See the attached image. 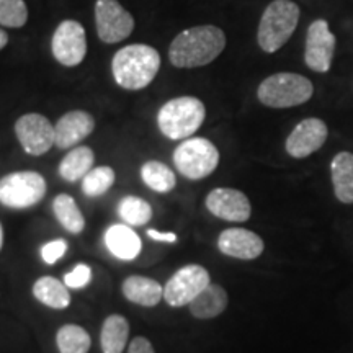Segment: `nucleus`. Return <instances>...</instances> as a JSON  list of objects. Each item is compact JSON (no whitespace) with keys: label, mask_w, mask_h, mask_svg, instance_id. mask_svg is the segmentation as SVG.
Masks as SVG:
<instances>
[{"label":"nucleus","mask_w":353,"mask_h":353,"mask_svg":"<svg viewBox=\"0 0 353 353\" xmlns=\"http://www.w3.org/2000/svg\"><path fill=\"white\" fill-rule=\"evenodd\" d=\"M95 130V120L83 110H74L63 114L54 125V145L57 149L76 148Z\"/></svg>","instance_id":"nucleus-16"},{"label":"nucleus","mask_w":353,"mask_h":353,"mask_svg":"<svg viewBox=\"0 0 353 353\" xmlns=\"http://www.w3.org/2000/svg\"><path fill=\"white\" fill-rule=\"evenodd\" d=\"M226 48V34L214 25L193 26L176 34L169 48V59L175 68L193 69L206 65Z\"/></svg>","instance_id":"nucleus-1"},{"label":"nucleus","mask_w":353,"mask_h":353,"mask_svg":"<svg viewBox=\"0 0 353 353\" xmlns=\"http://www.w3.org/2000/svg\"><path fill=\"white\" fill-rule=\"evenodd\" d=\"M148 236L151 237L152 241L165 242V244H175V242H176V234L175 232H161V231H156V229H149Z\"/></svg>","instance_id":"nucleus-33"},{"label":"nucleus","mask_w":353,"mask_h":353,"mask_svg":"<svg viewBox=\"0 0 353 353\" xmlns=\"http://www.w3.org/2000/svg\"><path fill=\"white\" fill-rule=\"evenodd\" d=\"M54 59L65 68H76L87 54V38L83 26L76 20H64L57 25L51 39Z\"/></svg>","instance_id":"nucleus-10"},{"label":"nucleus","mask_w":353,"mask_h":353,"mask_svg":"<svg viewBox=\"0 0 353 353\" xmlns=\"http://www.w3.org/2000/svg\"><path fill=\"white\" fill-rule=\"evenodd\" d=\"M218 249L226 257L255 260L263 254L265 242L259 234L244 228L224 229L218 236Z\"/></svg>","instance_id":"nucleus-15"},{"label":"nucleus","mask_w":353,"mask_h":353,"mask_svg":"<svg viewBox=\"0 0 353 353\" xmlns=\"http://www.w3.org/2000/svg\"><path fill=\"white\" fill-rule=\"evenodd\" d=\"M210 283V273L205 267L196 263L185 265L165 283L164 301L172 307L188 306Z\"/></svg>","instance_id":"nucleus-8"},{"label":"nucleus","mask_w":353,"mask_h":353,"mask_svg":"<svg viewBox=\"0 0 353 353\" xmlns=\"http://www.w3.org/2000/svg\"><path fill=\"white\" fill-rule=\"evenodd\" d=\"M28 20V7L25 0H0V25L8 28H21Z\"/></svg>","instance_id":"nucleus-29"},{"label":"nucleus","mask_w":353,"mask_h":353,"mask_svg":"<svg viewBox=\"0 0 353 353\" xmlns=\"http://www.w3.org/2000/svg\"><path fill=\"white\" fill-rule=\"evenodd\" d=\"M130 339V322L121 314H112L103 321L100 347L103 353H123Z\"/></svg>","instance_id":"nucleus-23"},{"label":"nucleus","mask_w":353,"mask_h":353,"mask_svg":"<svg viewBox=\"0 0 353 353\" xmlns=\"http://www.w3.org/2000/svg\"><path fill=\"white\" fill-rule=\"evenodd\" d=\"M314 94L307 77L293 72H278L268 76L259 85L260 103L268 108H291L306 103Z\"/></svg>","instance_id":"nucleus-5"},{"label":"nucleus","mask_w":353,"mask_h":353,"mask_svg":"<svg viewBox=\"0 0 353 353\" xmlns=\"http://www.w3.org/2000/svg\"><path fill=\"white\" fill-rule=\"evenodd\" d=\"M52 213L57 223L70 234H81L85 229V218L77 201L68 193H61L52 200Z\"/></svg>","instance_id":"nucleus-24"},{"label":"nucleus","mask_w":353,"mask_h":353,"mask_svg":"<svg viewBox=\"0 0 353 353\" xmlns=\"http://www.w3.org/2000/svg\"><path fill=\"white\" fill-rule=\"evenodd\" d=\"M95 154L88 145H76L65 154V157L61 161L59 172L61 179L65 182L74 183L82 180L88 172L94 169Z\"/></svg>","instance_id":"nucleus-21"},{"label":"nucleus","mask_w":353,"mask_h":353,"mask_svg":"<svg viewBox=\"0 0 353 353\" xmlns=\"http://www.w3.org/2000/svg\"><path fill=\"white\" fill-rule=\"evenodd\" d=\"M56 347L59 353H88L92 347L90 334L82 325L64 324L56 332Z\"/></svg>","instance_id":"nucleus-25"},{"label":"nucleus","mask_w":353,"mask_h":353,"mask_svg":"<svg viewBox=\"0 0 353 353\" xmlns=\"http://www.w3.org/2000/svg\"><path fill=\"white\" fill-rule=\"evenodd\" d=\"M327 136L329 128L321 118H306L290 132L285 149L293 159H306L319 151L327 141Z\"/></svg>","instance_id":"nucleus-13"},{"label":"nucleus","mask_w":353,"mask_h":353,"mask_svg":"<svg viewBox=\"0 0 353 353\" xmlns=\"http://www.w3.org/2000/svg\"><path fill=\"white\" fill-rule=\"evenodd\" d=\"M161 69V54L148 44L121 48L112 59V72L117 83L126 90H141L156 79Z\"/></svg>","instance_id":"nucleus-2"},{"label":"nucleus","mask_w":353,"mask_h":353,"mask_svg":"<svg viewBox=\"0 0 353 353\" xmlns=\"http://www.w3.org/2000/svg\"><path fill=\"white\" fill-rule=\"evenodd\" d=\"M301 10L291 0H273L265 8L259 23L257 41L265 52H276L283 48L296 30Z\"/></svg>","instance_id":"nucleus-4"},{"label":"nucleus","mask_w":353,"mask_h":353,"mask_svg":"<svg viewBox=\"0 0 353 353\" xmlns=\"http://www.w3.org/2000/svg\"><path fill=\"white\" fill-rule=\"evenodd\" d=\"M69 245L65 239H54L51 242H46L41 247V259L46 265H54L57 260H61L68 252Z\"/></svg>","instance_id":"nucleus-31"},{"label":"nucleus","mask_w":353,"mask_h":353,"mask_svg":"<svg viewBox=\"0 0 353 353\" xmlns=\"http://www.w3.org/2000/svg\"><path fill=\"white\" fill-rule=\"evenodd\" d=\"M92 268L87 263H79L64 275V285L70 290H82L90 285Z\"/></svg>","instance_id":"nucleus-30"},{"label":"nucleus","mask_w":353,"mask_h":353,"mask_svg":"<svg viewBox=\"0 0 353 353\" xmlns=\"http://www.w3.org/2000/svg\"><path fill=\"white\" fill-rule=\"evenodd\" d=\"M205 205L216 218L229 223H245L252 214L249 198L236 188H214L206 196Z\"/></svg>","instance_id":"nucleus-14"},{"label":"nucleus","mask_w":353,"mask_h":353,"mask_svg":"<svg viewBox=\"0 0 353 353\" xmlns=\"http://www.w3.org/2000/svg\"><path fill=\"white\" fill-rule=\"evenodd\" d=\"M174 165L188 180L210 176L219 165L218 148L205 138H188L176 145Z\"/></svg>","instance_id":"nucleus-6"},{"label":"nucleus","mask_w":353,"mask_h":353,"mask_svg":"<svg viewBox=\"0 0 353 353\" xmlns=\"http://www.w3.org/2000/svg\"><path fill=\"white\" fill-rule=\"evenodd\" d=\"M105 245L114 259L131 262L143 250V241L128 224H113L105 231Z\"/></svg>","instance_id":"nucleus-17"},{"label":"nucleus","mask_w":353,"mask_h":353,"mask_svg":"<svg viewBox=\"0 0 353 353\" xmlns=\"http://www.w3.org/2000/svg\"><path fill=\"white\" fill-rule=\"evenodd\" d=\"M117 174L112 167L100 165L94 167L88 174L82 179V192L90 198H99L108 192L114 185Z\"/></svg>","instance_id":"nucleus-28"},{"label":"nucleus","mask_w":353,"mask_h":353,"mask_svg":"<svg viewBox=\"0 0 353 353\" xmlns=\"http://www.w3.org/2000/svg\"><path fill=\"white\" fill-rule=\"evenodd\" d=\"M95 26L101 41L114 44L126 39L132 33L134 19L118 0H97Z\"/></svg>","instance_id":"nucleus-9"},{"label":"nucleus","mask_w":353,"mask_h":353,"mask_svg":"<svg viewBox=\"0 0 353 353\" xmlns=\"http://www.w3.org/2000/svg\"><path fill=\"white\" fill-rule=\"evenodd\" d=\"M141 179L144 185L156 193H169L175 188V172L159 161H148L141 167Z\"/></svg>","instance_id":"nucleus-26"},{"label":"nucleus","mask_w":353,"mask_h":353,"mask_svg":"<svg viewBox=\"0 0 353 353\" xmlns=\"http://www.w3.org/2000/svg\"><path fill=\"white\" fill-rule=\"evenodd\" d=\"M206 118L205 103L196 97H176L164 103L157 113V126L165 138L182 141L192 138Z\"/></svg>","instance_id":"nucleus-3"},{"label":"nucleus","mask_w":353,"mask_h":353,"mask_svg":"<svg viewBox=\"0 0 353 353\" xmlns=\"http://www.w3.org/2000/svg\"><path fill=\"white\" fill-rule=\"evenodd\" d=\"M121 293L132 304H138L143 307H154L164 299V286L154 278L131 275L123 281Z\"/></svg>","instance_id":"nucleus-18"},{"label":"nucleus","mask_w":353,"mask_h":353,"mask_svg":"<svg viewBox=\"0 0 353 353\" xmlns=\"http://www.w3.org/2000/svg\"><path fill=\"white\" fill-rule=\"evenodd\" d=\"M334 195L343 205H353V154L339 152L330 162Z\"/></svg>","instance_id":"nucleus-20"},{"label":"nucleus","mask_w":353,"mask_h":353,"mask_svg":"<svg viewBox=\"0 0 353 353\" xmlns=\"http://www.w3.org/2000/svg\"><path fill=\"white\" fill-rule=\"evenodd\" d=\"M3 247V228H2V223H0V250H2Z\"/></svg>","instance_id":"nucleus-35"},{"label":"nucleus","mask_w":353,"mask_h":353,"mask_svg":"<svg viewBox=\"0 0 353 353\" xmlns=\"http://www.w3.org/2000/svg\"><path fill=\"white\" fill-rule=\"evenodd\" d=\"M46 195V180L34 170H19L0 179V205L28 210Z\"/></svg>","instance_id":"nucleus-7"},{"label":"nucleus","mask_w":353,"mask_h":353,"mask_svg":"<svg viewBox=\"0 0 353 353\" xmlns=\"http://www.w3.org/2000/svg\"><path fill=\"white\" fill-rule=\"evenodd\" d=\"M152 206L143 198L128 195L118 203V216L128 226H144L152 219Z\"/></svg>","instance_id":"nucleus-27"},{"label":"nucleus","mask_w":353,"mask_h":353,"mask_svg":"<svg viewBox=\"0 0 353 353\" xmlns=\"http://www.w3.org/2000/svg\"><path fill=\"white\" fill-rule=\"evenodd\" d=\"M32 293L43 306L51 309H65L70 304L69 288L54 276L44 275L38 278L32 286Z\"/></svg>","instance_id":"nucleus-22"},{"label":"nucleus","mask_w":353,"mask_h":353,"mask_svg":"<svg viewBox=\"0 0 353 353\" xmlns=\"http://www.w3.org/2000/svg\"><path fill=\"white\" fill-rule=\"evenodd\" d=\"M7 43H8V34L0 28V50H3V48L7 46Z\"/></svg>","instance_id":"nucleus-34"},{"label":"nucleus","mask_w":353,"mask_h":353,"mask_svg":"<svg viewBox=\"0 0 353 353\" xmlns=\"http://www.w3.org/2000/svg\"><path fill=\"white\" fill-rule=\"evenodd\" d=\"M128 353H156V350H154L152 343L145 337H136L130 342Z\"/></svg>","instance_id":"nucleus-32"},{"label":"nucleus","mask_w":353,"mask_h":353,"mask_svg":"<svg viewBox=\"0 0 353 353\" xmlns=\"http://www.w3.org/2000/svg\"><path fill=\"white\" fill-rule=\"evenodd\" d=\"M229 304V296L226 290L221 285L210 283L198 296L188 304L190 314L195 319L208 321L214 319L226 311Z\"/></svg>","instance_id":"nucleus-19"},{"label":"nucleus","mask_w":353,"mask_h":353,"mask_svg":"<svg viewBox=\"0 0 353 353\" xmlns=\"http://www.w3.org/2000/svg\"><path fill=\"white\" fill-rule=\"evenodd\" d=\"M15 134L23 151L39 157L54 145V126L39 113H26L15 123Z\"/></svg>","instance_id":"nucleus-11"},{"label":"nucleus","mask_w":353,"mask_h":353,"mask_svg":"<svg viewBox=\"0 0 353 353\" xmlns=\"http://www.w3.org/2000/svg\"><path fill=\"white\" fill-rule=\"evenodd\" d=\"M337 39L329 30L325 20H316L309 25L306 34V50H304V61L309 69L314 72L324 74L332 65Z\"/></svg>","instance_id":"nucleus-12"}]
</instances>
